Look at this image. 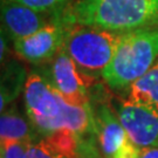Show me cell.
<instances>
[{
    "mask_svg": "<svg viewBox=\"0 0 158 158\" xmlns=\"http://www.w3.org/2000/svg\"><path fill=\"white\" fill-rule=\"evenodd\" d=\"M72 25L115 32L158 27V0H77L64 10Z\"/></svg>",
    "mask_w": 158,
    "mask_h": 158,
    "instance_id": "1",
    "label": "cell"
},
{
    "mask_svg": "<svg viewBox=\"0 0 158 158\" xmlns=\"http://www.w3.org/2000/svg\"><path fill=\"white\" fill-rule=\"evenodd\" d=\"M158 59V27L127 32L103 70L102 80L119 95L141 79Z\"/></svg>",
    "mask_w": 158,
    "mask_h": 158,
    "instance_id": "2",
    "label": "cell"
},
{
    "mask_svg": "<svg viewBox=\"0 0 158 158\" xmlns=\"http://www.w3.org/2000/svg\"><path fill=\"white\" fill-rule=\"evenodd\" d=\"M125 33L95 26L70 25L63 47L85 74L98 80L102 79L103 70L113 60Z\"/></svg>",
    "mask_w": 158,
    "mask_h": 158,
    "instance_id": "3",
    "label": "cell"
},
{
    "mask_svg": "<svg viewBox=\"0 0 158 158\" xmlns=\"http://www.w3.org/2000/svg\"><path fill=\"white\" fill-rule=\"evenodd\" d=\"M63 100L52 83L47 68L29 72L23 90L25 111L42 137L57 131Z\"/></svg>",
    "mask_w": 158,
    "mask_h": 158,
    "instance_id": "4",
    "label": "cell"
},
{
    "mask_svg": "<svg viewBox=\"0 0 158 158\" xmlns=\"http://www.w3.org/2000/svg\"><path fill=\"white\" fill-rule=\"evenodd\" d=\"M90 109L94 128L103 158H116L129 139L123 124L110 103V94L98 81L90 88Z\"/></svg>",
    "mask_w": 158,
    "mask_h": 158,
    "instance_id": "5",
    "label": "cell"
},
{
    "mask_svg": "<svg viewBox=\"0 0 158 158\" xmlns=\"http://www.w3.org/2000/svg\"><path fill=\"white\" fill-rule=\"evenodd\" d=\"M70 25L62 11L38 32L12 42L15 54L23 61L36 66L51 62L62 48Z\"/></svg>",
    "mask_w": 158,
    "mask_h": 158,
    "instance_id": "6",
    "label": "cell"
},
{
    "mask_svg": "<svg viewBox=\"0 0 158 158\" xmlns=\"http://www.w3.org/2000/svg\"><path fill=\"white\" fill-rule=\"evenodd\" d=\"M47 73L60 95L74 106H89L90 88L98 80L85 74L69 56L64 47L51 61Z\"/></svg>",
    "mask_w": 158,
    "mask_h": 158,
    "instance_id": "7",
    "label": "cell"
},
{
    "mask_svg": "<svg viewBox=\"0 0 158 158\" xmlns=\"http://www.w3.org/2000/svg\"><path fill=\"white\" fill-rule=\"evenodd\" d=\"M110 103L131 141L139 148H158L157 111L116 94H110Z\"/></svg>",
    "mask_w": 158,
    "mask_h": 158,
    "instance_id": "8",
    "label": "cell"
},
{
    "mask_svg": "<svg viewBox=\"0 0 158 158\" xmlns=\"http://www.w3.org/2000/svg\"><path fill=\"white\" fill-rule=\"evenodd\" d=\"M64 11V10H63ZM1 29L12 42L38 32L51 23L60 12L45 13L10 0H1Z\"/></svg>",
    "mask_w": 158,
    "mask_h": 158,
    "instance_id": "9",
    "label": "cell"
},
{
    "mask_svg": "<svg viewBox=\"0 0 158 158\" xmlns=\"http://www.w3.org/2000/svg\"><path fill=\"white\" fill-rule=\"evenodd\" d=\"M0 138L1 141H18L28 144L41 139L42 136L35 129L26 111L23 114L13 102L1 111Z\"/></svg>",
    "mask_w": 158,
    "mask_h": 158,
    "instance_id": "10",
    "label": "cell"
},
{
    "mask_svg": "<svg viewBox=\"0 0 158 158\" xmlns=\"http://www.w3.org/2000/svg\"><path fill=\"white\" fill-rule=\"evenodd\" d=\"M28 73L25 66L20 62L11 60L2 64L1 85H0V110H5L19 95L23 93Z\"/></svg>",
    "mask_w": 158,
    "mask_h": 158,
    "instance_id": "11",
    "label": "cell"
},
{
    "mask_svg": "<svg viewBox=\"0 0 158 158\" xmlns=\"http://www.w3.org/2000/svg\"><path fill=\"white\" fill-rule=\"evenodd\" d=\"M118 96L158 113V59L141 79Z\"/></svg>",
    "mask_w": 158,
    "mask_h": 158,
    "instance_id": "12",
    "label": "cell"
},
{
    "mask_svg": "<svg viewBox=\"0 0 158 158\" xmlns=\"http://www.w3.org/2000/svg\"><path fill=\"white\" fill-rule=\"evenodd\" d=\"M45 138L64 158H79L80 134L62 129L54 131Z\"/></svg>",
    "mask_w": 158,
    "mask_h": 158,
    "instance_id": "13",
    "label": "cell"
},
{
    "mask_svg": "<svg viewBox=\"0 0 158 158\" xmlns=\"http://www.w3.org/2000/svg\"><path fill=\"white\" fill-rule=\"evenodd\" d=\"M45 13H55L66 10L69 0H10Z\"/></svg>",
    "mask_w": 158,
    "mask_h": 158,
    "instance_id": "14",
    "label": "cell"
},
{
    "mask_svg": "<svg viewBox=\"0 0 158 158\" xmlns=\"http://www.w3.org/2000/svg\"><path fill=\"white\" fill-rule=\"evenodd\" d=\"M27 158H64L47 142L45 137L27 144Z\"/></svg>",
    "mask_w": 158,
    "mask_h": 158,
    "instance_id": "15",
    "label": "cell"
},
{
    "mask_svg": "<svg viewBox=\"0 0 158 158\" xmlns=\"http://www.w3.org/2000/svg\"><path fill=\"white\" fill-rule=\"evenodd\" d=\"M1 158H27V144L18 141H1Z\"/></svg>",
    "mask_w": 158,
    "mask_h": 158,
    "instance_id": "16",
    "label": "cell"
},
{
    "mask_svg": "<svg viewBox=\"0 0 158 158\" xmlns=\"http://www.w3.org/2000/svg\"><path fill=\"white\" fill-rule=\"evenodd\" d=\"M10 39L7 36V34L1 29V39H0V60L1 63L4 64L6 62V57H7V53H8V44L7 40Z\"/></svg>",
    "mask_w": 158,
    "mask_h": 158,
    "instance_id": "17",
    "label": "cell"
},
{
    "mask_svg": "<svg viewBox=\"0 0 158 158\" xmlns=\"http://www.w3.org/2000/svg\"><path fill=\"white\" fill-rule=\"evenodd\" d=\"M139 158H158V148H155V147L141 148Z\"/></svg>",
    "mask_w": 158,
    "mask_h": 158,
    "instance_id": "18",
    "label": "cell"
}]
</instances>
